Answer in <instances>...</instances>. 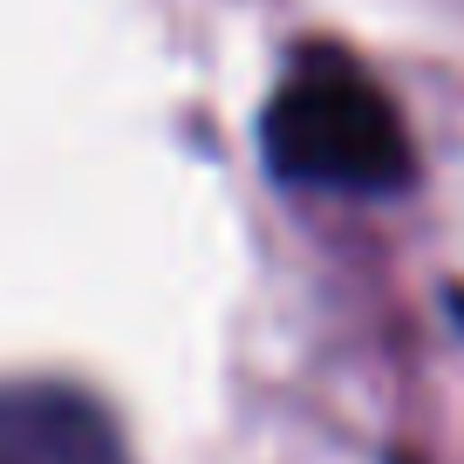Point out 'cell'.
<instances>
[{
    "instance_id": "6da1fadb",
    "label": "cell",
    "mask_w": 464,
    "mask_h": 464,
    "mask_svg": "<svg viewBox=\"0 0 464 464\" xmlns=\"http://www.w3.org/2000/svg\"><path fill=\"white\" fill-rule=\"evenodd\" d=\"M260 150L280 185L348 191V198H390L417 171L403 110L342 48L301 55V69L274 89L266 123H260Z\"/></svg>"
},
{
    "instance_id": "7a4b0ae2",
    "label": "cell",
    "mask_w": 464,
    "mask_h": 464,
    "mask_svg": "<svg viewBox=\"0 0 464 464\" xmlns=\"http://www.w3.org/2000/svg\"><path fill=\"white\" fill-rule=\"evenodd\" d=\"M0 464H130V450L82 390L0 382Z\"/></svg>"
}]
</instances>
